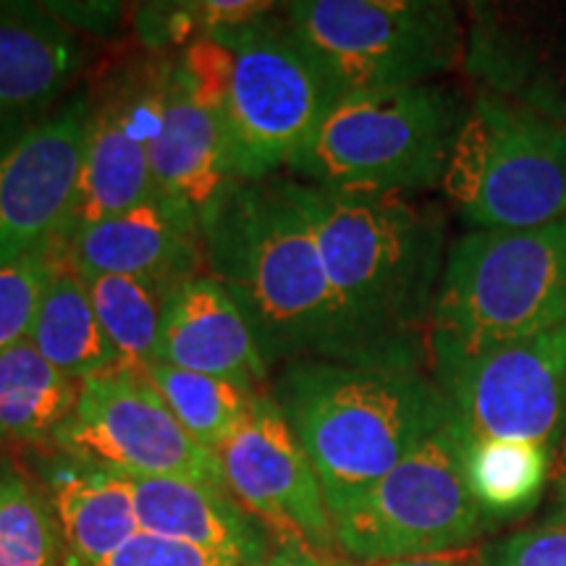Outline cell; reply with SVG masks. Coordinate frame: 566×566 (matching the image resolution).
<instances>
[{"label":"cell","mask_w":566,"mask_h":566,"mask_svg":"<svg viewBox=\"0 0 566 566\" xmlns=\"http://www.w3.org/2000/svg\"><path fill=\"white\" fill-rule=\"evenodd\" d=\"M370 566H467L459 558L449 556H424V558H405V562H388V564H370Z\"/></svg>","instance_id":"1f68e13d"},{"label":"cell","mask_w":566,"mask_h":566,"mask_svg":"<svg viewBox=\"0 0 566 566\" xmlns=\"http://www.w3.org/2000/svg\"><path fill=\"white\" fill-rule=\"evenodd\" d=\"M92 95L80 92L27 129L0 137V265L55 252L66 231Z\"/></svg>","instance_id":"5bb4252c"},{"label":"cell","mask_w":566,"mask_h":566,"mask_svg":"<svg viewBox=\"0 0 566 566\" xmlns=\"http://www.w3.org/2000/svg\"><path fill=\"white\" fill-rule=\"evenodd\" d=\"M464 454L467 433L451 420L331 514L336 548L370 566L443 556L478 541L488 520L467 483Z\"/></svg>","instance_id":"ba28073f"},{"label":"cell","mask_w":566,"mask_h":566,"mask_svg":"<svg viewBox=\"0 0 566 566\" xmlns=\"http://www.w3.org/2000/svg\"><path fill=\"white\" fill-rule=\"evenodd\" d=\"M0 566H66L45 485L11 457H0Z\"/></svg>","instance_id":"484cf974"},{"label":"cell","mask_w":566,"mask_h":566,"mask_svg":"<svg viewBox=\"0 0 566 566\" xmlns=\"http://www.w3.org/2000/svg\"><path fill=\"white\" fill-rule=\"evenodd\" d=\"M153 95L155 74L147 80H118L103 95L92 97L80 184L61 244L76 229L118 216L155 195Z\"/></svg>","instance_id":"9a60e30c"},{"label":"cell","mask_w":566,"mask_h":566,"mask_svg":"<svg viewBox=\"0 0 566 566\" xmlns=\"http://www.w3.org/2000/svg\"><path fill=\"white\" fill-rule=\"evenodd\" d=\"M467 483L491 522H512L533 512L554 478V451L543 443L467 436Z\"/></svg>","instance_id":"603a6c76"},{"label":"cell","mask_w":566,"mask_h":566,"mask_svg":"<svg viewBox=\"0 0 566 566\" xmlns=\"http://www.w3.org/2000/svg\"><path fill=\"white\" fill-rule=\"evenodd\" d=\"M97 566H265L247 558L216 554V551L189 546L181 541L139 533L122 551L105 558Z\"/></svg>","instance_id":"83f0119b"},{"label":"cell","mask_w":566,"mask_h":566,"mask_svg":"<svg viewBox=\"0 0 566 566\" xmlns=\"http://www.w3.org/2000/svg\"><path fill=\"white\" fill-rule=\"evenodd\" d=\"M84 48L51 3H0V137L27 129L76 82Z\"/></svg>","instance_id":"ac0fdd59"},{"label":"cell","mask_w":566,"mask_h":566,"mask_svg":"<svg viewBox=\"0 0 566 566\" xmlns=\"http://www.w3.org/2000/svg\"><path fill=\"white\" fill-rule=\"evenodd\" d=\"M80 380L34 349L30 338L0 349V443H42L71 420Z\"/></svg>","instance_id":"7402d4cb"},{"label":"cell","mask_w":566,"mask_h":566,"mask_svg":"<svg viewBox=\"0 0 566 566\" xmlns=\"http://www.w3.org/2000/svg\"><path fill=\"white\" fill-rule=\"evenodd\" d=\"M467 113L462 92L441 82L342 97L289 168L334 192H428L443 187Z\"/></svg>","instance_id":"277c9868"},{"label":"cell","mask_w":566,"mask_h":566,"mask_svg":"<svg viewBox=\"0 0 566 566\" xmlns=\"http://www.w3.org/2000/svg\"><path fill=\"white\" fill-rule=\"evenodd\" d=\"M566 321V218L470 231L449 250L430 331L499 342Z\"/></svg>","instance_id":"9c48e42d"},{"label":"cell","mask_w":566,"mask_h":566,"mask_svg":"<svg viewBox=\"0 0 566 566\" xmlns=\"http://www.w3.org/2000/svg\"><path fill=\"white\" fill-rule=\"evenodd\" d=\"M90 302L105 336L124 367L145 370L158 359L163 310L171 292L145 279L111 273H82Z\"/></svg>","instance_id":"d4e9b609"},{"label":"cell","mask_w":566,"mask_h":566,"mask_svg":"<svg viewBox=\"0 0 566 566\" xmlns=\"http://www.w3.org/2000/svg\"><path fill=\"white\" fill-rule=\"evenodd\" d=\"M283 19L336 101L428 84L462 53V21L446 0H296Z\"/></svg>","instance_id":"5b68a950"},{"label":"cell","mask_w":566,"mask_h":566,"mask_svg":"<svg viewBox=\"0 0 566 566\" xmlns=\"http://www.w3.org/2000/svg\"><path fill=\"white\" fill-rule=\"evenodd\" d=\"M265 566H334L331 562H325L313 551H307L300 543H279L271 551V556L265 558Z\"/></svg>","instance_id":"4dcf8cb0"},{"label":"cell","mask_w":566,"mask_h":566,"mask_svg":"<svg viewBox=\"0 0 566 566\" xmlns=\"http://www.w3.org/2000/svg\"><path fill=\"white\" fill-rule=\"evenodd\" d=\"M53 443L124 478L187 480L229 493L218 454L184 430L147 375L132 367L84 378L80 405Z\"/></svg>","instance_id":"8fae6325"},{"label":"cell","mask_w":566,"mask_h":566,"mask_svg":"<svg viewBox=\"0 0 566 566\" xmlns=\"http://www.w3.org/2000/svg\"><path fill=\"white\" fill-rule=\"evenodd\" d=\"M226 488L279 543H300L328 562L336 551L334 520L313 464L271 391L218 451Z\"/></svg>","instance_id":"4fadbf2b"},{"label":"cell","mask_w":566,"mask_h":566,"mask_svg":"<svg viewBox=\"0 0 566 566\" xmlns=\"http://www.w3.org/2000/svg\"><path fill=\"white\" fill-rule=\"evenodd\" d=\"M483 566H566V525L509 535L485 551Z\"/></svg>","instance_id":"f1b7e54d"},{"label":"cell","mask_w":566,"mask_h":566,"mask_svg":"<svg viewBox=\"0 0 566 566\" xmlns=\"http://www.w3.org/2000/svg\"><path fill=\"white\" fill-rule=\"evenodd\" d=\"M45 493L59 520L66 566L103 564L139 535L132 483L118 472L66 457L48 475Z\"/></svg>","instance_id":"ffe728a7"},{"label":"cell","mask_w":566,"mask_h":566,"mask_svg":"<svg viewBox=\"0 0 566 566\" xmlns=\"http://www.w3.org/2000/svg\"><path fill=\"white\" fill-rule=\"evenodd\" d=\"M63 247L76 271L132 275L171 294L205 273L200 223L158 189L118 216L76 229Z\"/></svg>","instance_id":"2e32d148"},{"label":"cell","mask_w":566,"mask_h":566,"mask_svg":"<svg viewBox=\"0 0 566 566\" xmlns=\"http://www.w3.org/2000/svg\"><path fill=\"white\" fill-rule=\"evenodd\" d=\"M61 263L55 252H42L0 265V349L30 336L42 294Z\"/></svg>","instance_id":"4316f807"},{"label":"cell","mask_w":566,"mask_h":566,"mask_svg":"<svg viewBox=\"0 0 566 566\" xmlns=\"http://www.w3.org/2000/svg\"><path fill=\"white\" fill-rule=\"evenodd\" d=\"M294 181L359 349L370 363L422 365L449 258L441 205Z\"/></svg>","instance_id":"7a4b0ae2"},{"label":"cell","mask_w":566,"mask_h":566,"mask_svg":"<svg viewBox=\"0 0 566 566\" xmlns=\"http://www.w3.org/2000/svg\"><path fill=\"white\" fill-rule=\"evenodd\" d=\"M334 514L454 420L430 370L412 363L300 359L271 388Z\"/></svg>","instance_id":"3957f363"},{"label":"cell","mask_w":566,"mask_h":566,"mask_svg":"<svg viewBox=\"0 0 566 566\" xmlns=\"http://www.w3.org/2000/svg\"><path fill=\"white\" fill-rule=\"evenodd\" d=\"M139 533L265 564L271 537L231 493L168 478H129Z\"/></svg>","instance_id":"d6986e66"},{"label":"cell","mask_w":566,"mask_h":566,"mask_svg":"<svg viewBox=\"0 0 566 566\" xmlns=\"http://www.w3.org/2000/svg\"><path fill=\"white\" fill-rule=\"evenodd\" d=\"M142 373L163 396L176 420L184 424V430L212 454H218L223 443L242 428L252 409L254 391L216 375L181 370L163 359H155Z\"/></svg>","instance_id":"cb8c5ba5"},{"label":"cell","mask_w":566,"mask_h":566,"mask_svg":"<svg viewBox=\"0 0 566 566\" xmlns=\"http://www.w3.org/2000/svg\"><path fill=\"white\" fill-rule=\"evenodd\" d=\"M226 71L229 48L216 38H197L155 74V189L192 212L200 226L237 181L223 126Z\"/></svg>","instance_id":"7c38bea8"},{"label":"cell","mask_w":566,"mask_h":566,"mask_svg":"<svg viewBox=\"0 0 566 566\" xmlns=\"http://www.w3.org/2000/svg\"><path fill=\"white\" fill-rule=\"evenodd\" d=\"M205 273L239 304L265 363H370L352 336L294 179L233 181L202 221Z\"/></svg>","instance_id":"6da1fadb"},{"label":"cell","mask_w":566,"mask_h":566,"mask_svg":"<svg viewBox=\"0 0 566 566\" xmlns=\"http://www.w3.org/2000/svg\"><path fill=\"white\" fill-rule=\"evenodd\" d=\"M334 566H336V564H334Z\"/></svg>","instance_id":"d6a6232c"},{"label":"cell","mask_w":566,"mask_h":566,"mask_svg":"<svg viewBox=\"0 0 566 566\" xmlns=\"http://www.w3.org/2000/svg\"><path fill=\"white\" fill-rule=\"evenodd\" d=\"M158 359L181 370L226 378L254 394L268 391L271 378V365L244 313L210 273L195 275L168 296Z\"/></svg>","instance_id":"e0dca14e"},{"label":"cell","mask_w":566,"mask_h":566,"mask_svg":"<svg viewBox=\"0 0 566 566\" xmlns=\"http://www.w3.org/2000/svg\"><path fill=\"white\" fill-rule=\"evenodd\" d=\"M554 491H551V506L546 514V525H566V415L558 433L554 451Z\"/></svg>","instance_id":"f546056e"},{"label":"cell","mask_w":566,"mask_h":566,"mask_svg":"<svg viewBox=\"0 0 566 566\" xmlns=\"http://www.w3.org/2000/svg\"><path fill=\"white\" fill-rule=\"evenodd\" d=\"M472 231L566 218V124L499 97L470 103L443 179Z\"/></svg>","instance_id":"52a82bcc"},{"label":"cell","mask_w":566,"mask_h":566,"mask_svg":"<svg viewBox=\"0 0 566 566\" xmlns=\"http://www.w3.org/2000/svg\"><path fill=\"white\" fill-rule=\"evenodd\" d=\"M27 338L48 363L80 384L92 375L124 367L97 321L80 271L66 260L48 283Z\"/></svg>","instance_id":"44dd1931"},{"label":"cell","mask_w":566,"mask_h":566,"mask_svg":"<svg viewBox=\"0 0 566 566\" xmlns=\"http://www.w3.org/2000/svg\"><path fill=\"white\" fill-rule=\"evenodd\" d=\"M428 367L470 438L556 451L566 415V321L499 342L428 331Z\"/></svg>","instance_id":"30bf717a"},{"label":"cell","mask_w":566,"mask_h":566,"mask_svg":"<svg viewBox=\"0 0 566 566\" xmlns=\"http://www.w3.org/2000/svg\"><path fill=\"white\" fill-rule=\"evenodd\" d=\"M229 48L223 126L237 181L279 176L321 129L336 97L328 82L271 13L252 24L210 34Z\"/></svg>","instance_id":"8992f818"}]
</instances>
